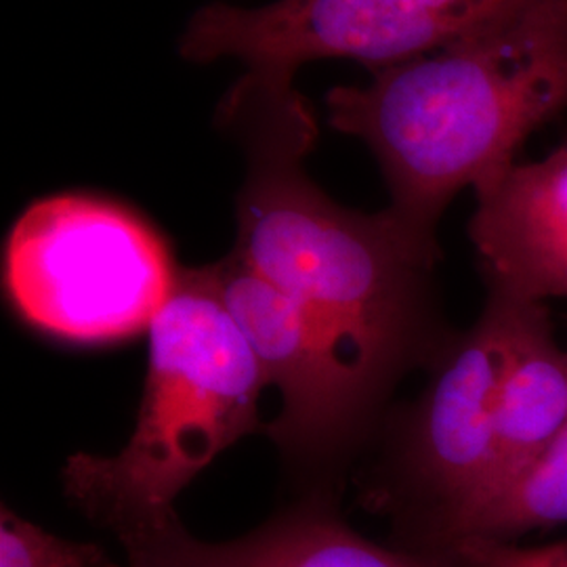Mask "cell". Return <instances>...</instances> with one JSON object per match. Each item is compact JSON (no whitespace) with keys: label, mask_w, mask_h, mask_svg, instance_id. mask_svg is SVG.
Instances as JSON below:
<instances>
[{"label":"cell","mask_w":567,"mask_h":567,"mask_svg":"<svg viewBox=\"0 0 567 567\" xmlns=\"http://www.w3.org/2000/svg\"><path fill=\"white\" fill-rule=\"evenodd\" d=\"M246 154L234 255L324 328L386 405L408 374L429 372L456 332L435 269L440 244L385 208H344L309 179L318 126L295 74L248 70L224 107Z\"/></svg>","instance_id":"6da1fadb"},{"label":"cell","mask_w":567,"mask_h":567,"mask_svg":"<svg viewBox=\"0 0 567 567\" xmlns=\"http://www.w3.org/2000/svg\"><path fill=\"white\" fill-rule=\"evenodd\" d=\"M328 122L377 158L389 210L425 243L452 200L517 164L527 137L567 110V0H534L440 51L337 86Z\"/></svg>","instance_id":"7a4b0ae2"},{"label":"cell","mask_w":567,"mask_h":567,"mask_svg":"<svg viewBox=\"0 0 567 567\" xmlns=\"http://www.w3.org/2000/svg\"><path fill=\"white\" fill-rule=\"evenodd\" d=\"M147 370L135 429L112 456L61 466L68 503L121 540L177 517V498L246 435L264 433V372L208 265L182 267L145 332Z\"/></svg>","instance_id":"3957f363"},{"label":"cell","mask_w":567,"mask_h":567,"mask_svg":"<svg viewBox=\"0 0 567 567\" xmlns=\"http://www.w3.org/2000/svg\"><path fill=\"white\" fill-rule=\"evenodd\" d=\"M515 299L486 290L473 324L458 330L412 404L391 408L358 477L360 501L385 517L391 543L440 557L503 473L498 404Z\"/></svg>","instance_id":"277c9868"},{"label":"cell","mask_w":567,"mask_h":567,"mask_svg":"<svg viewBox=\"0 0 567 567\" xmlns=\"http://www.w3.org/2000/svg\"><path fill=\"white\" fill-rule=\"evenodd\" d=\"M182 267L131 208L86 194L30 204L2 252L11 313L55 343L103 347L142 337Z\"/></svg>","instance_id":"5b68a950"},{"label":"cell","mask_w":567,"mask_h":567,"mask_svg":"<svg viewBox=\"0 0 567 567\" xmlns=\"http://www.w3.org/2000/svg\"><path fill=\"white\" fill-rule=\"evenodd\" d=\"M250 344L280 412L264 433L280 454L290 494L343 496L347 477L385 423L386 405L303 307L234 252L208 265Z\"/></svg>","instance_id":"8992f818"},{"label":"cell","mask_w":567,"mask_h":567,"mask_svg":"<svg viewBox=\"0 0 567 567\" xmlns=\"http://www.w3.org/2000/svg\"><path fill=\"white\" fill-rule=\"evenodd\" d=\"M534 0H278L257 9L210 4L183 32L192 61L240 60L295 74L344 58L372 70L440 51Z\"/></svg>","instance_id":"52a82bcc"},{"label":"cell","mask_w":567,"mask_h":567,"mask_svg":"<svg viewBox=\"0 0 567 567\" xmlns=\"http://www.w3.org/2000/svg\"><path fill=\"white\" fill-rule=\"evenodd\" d=\"M126 567H450L393 543L379 545L344 519L341 498L288 494L261 526L208 543L173 517L118 540Z\"/></svg>","instance_id":"ba28073f"},{"label":"cell","mask_w":567,"mask_h":567,"mask_svg":"<svg viewBox=\"0 0 567 567\" xmlns=\"http://www.w3.org/2000/svg\"><path fill=\"white\" fill-rule=\"evenodd\" d=\"M468 221L486 290L567 301V143L475 194Z\"/></svg>","instance_id":"9c48e42d"},{"label":"cell","mask_w":567,"mask_h":567,"mask_svg":"<svg viewBox=\"0 0 567 567\" xmlns=\"http://www.w3.org/2000/svg\"><path fill=\"white\" fill-rule=\"evenodd\" d=\"M513 299L498 404L503 473L496 487L536 458L567 425V349L557 341L548 303Z\"/></svg>","instance_id":"30bf717a"},{"label":"cell","mask_w":567,"mask_h":567,"mask_svg":"<svg viewBox=\"0 0 567 567\" xmlns=\"http://www.w3.org/2000/svg\"><path fill=\"white\" fill-rule=\"evenodd\" d=\"M564 524H567V425L536 458L515 471L487 496L450 548L465 543H517L526 534Z\"/></svg>","instance_id":"8fae6325"},{"label":"cell","mask_w":567,"mask_h":567,"mask_svg":"<svg viewBox=\"0 0 567 567\" xmlns=\"http://www.w3.org/2000/svg\"><path fill=\"white\" fill-rule=\"evenodd\" d=\"M0 567L122 566L102 547L65 540L4 505L0 511Z\"/></svg>","instance_id":"7c38bea8"},{"label":"cell","mask_w":567,"mask_h":567,"mask_svg":"<svg viewBox=\"0 0 567 567\" xmlns=\"http://www.w3.org/2000/svg\"><path fill=\"white\" fill-rule=\"evenodd\" d=\"M450 567H567V540L524 547L519 543H465L440 557Z\"/></svg>","instance_id":"4fadbf2b"}]
</instances>
